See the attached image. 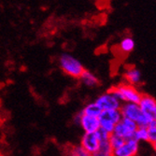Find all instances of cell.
<instances>
[{"label": "cell", "instance_id": "obj_9", "mask_svg": "<svg viewBox=\"0 0 156 156\" xmlns=\"http://www.w3.org/2000/svg\"><path fill=\"white\" fill-rule=\"evenodd\" d=\"M80 145L90 154L94 155L99 148L100 141L96 133H84L80 138Z\"/></svg>", "mask_w": 156, "mask_h": 156}, {"label": "cell", "instance_id": "obj_2", "mask_svg": "<svg viewBox=\"0 0 156 156\" xmlns=\"http://www.w3.org/2000/svg\"><path fill=\"white\" fill-rule=\"evenodd\" d=\"M58 65L66 75L74 79H80L85 70L81 62L70 53H62L58 59Z\"/></svg>", "mask_w": 156, "mask_h": 156}, {"label": "cell", "instance_id": "obj_13", "mask_svg": "<svg viewBox=\"0 0 156 156\" xmlns=\"http://www.w3.org/2000/svg\"><path fill=\"white\" fill-rule=\"evenodd\" d=\"M81 112H82V114H84V115L99 118V116H100L102 110L99 108V107L94 101V102H90V103L85 105L84 108L81 109Z\"/></svg>", "mask_w": 156, "mask_h": 156}, {"label": "cell", "instance_id": "obj_5", "mask_svg": "<svg viewBox=\"0 0 156 156\" xmlns=\"http://www.w3.org/2000/svg\"><path fill=\"white\" fill-rule=\"evenodd\" d=\"M94 102L102 111L120 109L122 105V102L110 91L98 95Z\"/></svg>", "mask_w": 156, "mask_h": 156}, {"label": "cell", "instance_id": "obj_4", "mask_svg": "<svg viewBox=\"0 0 156 156\" xmlns=\"http://www.w3.org/2000/svg\"><path fill=\"white\" fill-rule=\"evenodd\" d=\"M122 116L120 109L102 111L98 118L100 122V129L111 135L115 129L116 124L122 120Z\"/></svg>", "mask_w": 156, "mask_h": 156}, {"label": "cell", "instance_id": "obj_21", "mask_svg": "<svg viewBox=\"0 0 156 156\" xmlns=\"http://www.w3.org/2000/svg\"><path fill=\"white\" fill-rule=\"evenodd\" d=\"M151 146H152V149H153V151H155V153H156V142H153V143H151Z\"/></svg>", "mask_w": 156, "mask_h": 156}, {"label": "cell", "instance_id": "obj_17", "mask_svg": "<svg viewBox=\"0 0 156 156\" xmlns=\"http://www.w3.org/2000/svg\"><path fill=\"white\" fill-rule=\"evenodd\" d=\"M134 138L137 142H149V134L147 127H137L135 134Z\"/></svg>", "mask_w": 156, "mask_h": 156}, {"label": "cell", "instance_id": "obj_16", "mask_svg": "<svg viewBox=\"0 0 156 156\" xmlns=\"http://www.w3.org/2000/svg\"><path fill=\"white\" fill-rule=\"evenodd\" d=\"M66 156H93L87 151H85L80 144L73 145L67 149Z\"/></svg>", "mask_w": 156, "mask_h": 156}, {"label": "cell", "instance_id": "obj_18", "mask_svg": "<svg viewBox=\"0 0 156 156\" xmlns=\"http://www.w3.org/2000/svg\"><path fill=\"white\" fill-rule=\"evenodd\" d=\"M124 141L125 139L117 136V135H114V134H111L110 136H109V140H108V142L112 148V150L114 151V150H117L119 149L123 143H124Z\"/></svg>", "mask_w": 156, "mask_h": 156}, {"label": "cell", "instance_id": "obj_6", "mask_svg": "<svg viewBox=\"0 0 156 156\" xmlns=\"http://www.w3.org/2000/svg\"><path fill=\"white\" fill-rule=\"evenodd\" d=\"M137 127L138 126L136 125V123L133 121L126 118H122V120L116 124L115 129L112 134L117 135L126 140L134 137V134Z\"/></svg>", "mask_w": 156, "mask_h": 156}, {"label": "cell", "instance_id": "obj_8", "mask_svg": "<svg viewBox=\"0 0 156 156\" xmlns=\"http://www.w3.org/2000/svg\"><path fill=\"white\" fill-rule=\"evenodd\" d=\"M141 110L151 120L156 122V100L150 94H142L138 103Z\"/></svg>", "mask_w": 156, "mask_h": 156}, {"label": "cell", "instance_id": "obj_12", "mask_svg": "<svg viewBox=\"0 0 156 156\" xmlns=\"http://www.w3.org/2000/svg\"><path fill=\"white\" fill-rule=\"evenodd\" d=\"M80 81L82 85H84L87 88H94L99 84V80L98 78L89 70H84V72L81 74L80 77Z\"/></svg>", "mask_w": 156, "mask_h": 156}, {"label": "cell", "instance_id": "obj_3", "mask_svg": "<svg viewBox=\"0 0 156 156\" xmlns=\"http://www.w3.org/2000/svg\"><path fill=\"white\" fill-rule=\"evenodd\" d=\"M120 110H121L122 118H126V119L133 121L139 127H148L149 124L152 122L145 113L141 110L138 104H133V103L122 104Z\"/></svg>", "mask_w": 156, "mask_h": 156}, {"label": "cell", "instance_id": "obj_1", "mask_svg": "<svg viewBox=\"0 0 156 156\" xmlns=\"http://www.w3.org/2000/svg\"><path fill=\"white\" fill-rule=\"evenodd\" d=\"M108 91H110L114 94L122 102V104H125V103L138 104L143 94L137 89V87L125 82L120 83L116 85V86H113Z\"/></svg>", "mask_w": 156, "mask_h": 156}, {"label": "cell", "instance_id": "obj_11", "mask_svg": "<svg viewBox=\"0 0 156 156\" xmlns=\"http://www.w3.org/2000/svg\"><path fill=\"white\" fill-rule=\"evenodd\" d=\"M125 83H128L133 86H138L142 82V74L140 70L136 66H129L125 68L122 74Z\"/></svg>", "mask_w": 156, "mask_h": 156}, {"label": "cell", "instance_id": "obj_19", "mask_svg": "<svg viewBox=\"0 0 156 156\" xmlns=\"http://www.w3.org/2000/svg\"><path fill=\"white\" fill-rule=\"evenodd\" d=\"M147 129L149 134V142L150 143L156 142V122L152 121L147 127Z\"/></svg>", "mask_w": 156, "mask_h": 156}, {"label": "cell", "instance_id": "obj_15", "mask_svg": "<svg viewBox=\"0 0 156 156\" xmlns=\"http://www.w3.org/2000/svg\"><path fill=\"white\" fill-rule=\"evenodd\" d=\"M93 156H113V150L108 141L100 142L97 151Z\"/></svg>", "mask_w": 156, "mask_h": 156}, {"label": "cell", "instance_id": "obj_14", "mask_svg": "<svg viewBox=\"0 0 156 156\" xmlns=\"http://www.w3.org/2000/svg\"><path fill=\"white\" fill-rule=\"evenodd\" d=\"M135 47H136L135 40L131 37H124L123 38L121 39L120 44H119V48H120L121 51H122L123 53L132 52L134 51Z\"/></svg>", "mask_w": 156, "mask_h": 156}, {"label": "cell", "instance_id": "obj_20", "mask_svg": "<svg viewBox=\"0 0 156 156\" xmlns=\"http://www.w3.org/2000/svg\"><path fill=\"white\" fill-rule=\"evenodd\" d=\"M96 135L99 138V141L100 142H103V141H108L109 140V136H110V134H108V132L102 130V129H99L97 132H96Z\"/></svg>", "mask_w": 156, "mask_h": 156}, {"label": "cell", "instance_id": "obj_7", "mask_svg": "<svg viewBox=\"0 0 156 156\" xmlns=\"http://www.w3.org/2000/svg\"><path fill=\"white\" fill-rule=\"evenodd\" d=\"M139 148V142L132 137L126 139L119 149L113 151V156H137Z\"/></svg>", "mask_w": 156, "mask_h": 156}, {"label": "cell", "instance_id": "obj_10", "mask_svg": "<svg viewBox=\"0 0 156 156\" xmlns=\"http://www.w3.org/2000/svg\"><path fill=\"white\" fill-rule=\"evenodd\" d=\"M78 125L81 127V129L84 131V133H96L100 129V122H99L98 118L84 115L82 114V112Z\"/></svg>", "mask_w": 156, "mask_h": 156}]
</instances>
